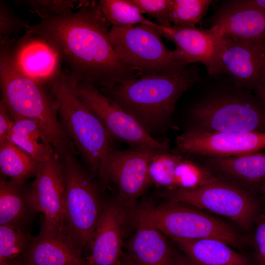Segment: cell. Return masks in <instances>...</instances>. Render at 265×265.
Here are the masks:
<instances>
[{"instance_id":"30bf717a","label":"cell","mask_w":265,"mask_h":265,"mask_svg":"<svg viewBox=\"0 0 265 265\" xmlns=\"http://www.w3.org/2000/svg\"><path fill=\"white\" fill-rule=\"evenodd\" d=\"M167 151V150H166ZM163 150L141 146L128 150L112 148L106 161L105 184L113 183L119 200L131 212L136 201L149 186L148 170L154 158Z\"/></svg>"},{"instance_id":"8d00e7d4","label":"cell","mask_w":265,"mask_h":265,"mask_svg":"<svg viewBox=\"0 0 265 265\" xmlns=\"http://www.w3.org/2000/svg\"><path fill=\"white\" fill-rule=\"evenodd\" d=\"M175 265H195L185 255L174 253Z\"/></svg>"},{"instance_id":"7402d4cb","label":"cell","mask_w":265,"mask_h":265,"mask_svg":"<svg viewBox=\"0 0 265 265\" xmlns=\"http://www.w3.org/2000/svg\"><path fill=\"white\" fill-rule=\"evenodd\" d=\"M195 265H251L246 256L215 238H172Z\"/></svg>"},{"instance_id":"2e32d148","label":"cell","mask_w":265,"mask_h":265,"mask_svg":"<svg viewBox=\"0 0 265 265\" xmlns=\"http://www.w3.org/2000/svg\"><path fill=\"white\" fill-rule=\"evenodd\" d=\"M149 24L156 28L167 40L174 44L175 48L171 51L174 60L185 66L200 62L206 67L211 76L219 74V35L214 28L201 29L173 25L162 26L151 21Z\"/></svg>"},{"instance_id":"ab89813d","label":"cell","mask_w":265,"mask_h":265,"mask_svg":"<svg viewBox=\"0 0 265 265\" xmlns=\"http://www.w3.org/2000/svg\"><path fill=\"white\" fill-rule=\"evenodd\" d=\"M261 193L262 194L264 199H265V184H264L261 190Z\"/></svg>"},{"instance_id":"277c9868","label":"cell","mask_w":265,"mask_h":265,"mask_svg":"<svg viewBox=\"0 0 265 265\" xmlns=\"http://www.w3.org/2000/svg\"><path fill=\"white\" fill-rule=\"evenodd\" d=\"M1 100L13 120L24 118L36 122L62 158L78 152L60 123L56 102L47 86L17 71L0 53Z\"/></svg>"},{"instance_id":"d4e9b609","label":"cell","mask_w":265,"mask_h":265,"mask_svg":"<svg viewBox=\"0 0 265 265\" xmlns=\"http://www.w3.org/2000/svg\"><path fill=\"white\" fill-rule=\"evenodd\" d=\"M23 185L15 184L0 176V225L22 228L31 212H35L28 198L27 189L24 188Z\"/></svg>"},{"instance_id":"ffe728a7","label":"cell","mask_w":265,"mask_h":265,"mask_svg":"<svg viewBox=\"0 0 265 265\" xmlns=\"http://www.w3.org/2000/svg\"><path fill=\"white\" fill-rule=\"evenodd\" d=\"M220 35L248 40L265 39V12L234 0L222 5L212 18Z\"/></svg>"},{"instance_id":"ac0fdd59","label":"cell","mask_w":265,"mask_h":265,"mask_svg":"<svg viewBox=\"0 0 265 265\" xmlns=\"http://www.w3.org/2000/svg\"><path fill=\"white\" fill-rule=\"evenodd\" d=\"M129 211L119 200L104 204L86 260L88 265H120L123 238Z\"/></svg>"},{"instance_id":"f1b7e54d","label":"cell","mask_w":265,"mask_h":265,"mask_svg":"<svg viewBox=\"0 0 265 265\" xmlns=\"http://www.w3.org/2000/svg\"><path fill=\"white\" fill-rule=\"evenodd\" d=\"M34 237L21 228L0 225V260H18L27 250Z\"/></svg>"},{"instance_id":"9c48e42d","label":"cell","mask_w":265,"mask_h":265,"mask_svg":"<svg viewBox=\"0 0 265 265\" xmlns=\"http://www.w3.org/2000/svg\"><path fill=\"white\" fill-rule=\"evenodd\" d=\"M167 194L172 201L225 216L245 230L260 214L253 193L220 179L194 189L167 190Z\"/></svg>"},{"instance_id":"4fadbf2b","label":"cell","mask_w":265,"mask_h":265,"mask_svg":"<svg viewBox=\"0 0 265 265\" xmlns=\"http://www.w3.org/2000/svg\"><path fill=\"white\" fill-rule=\"evenodd\" d=\"M0 53L19 72L45 85L62 71L58 52L39 35L26 33L17 40L0 38Z\"/></svg>"},{"instance_id":"f35d334b","label":"cell","mask_w":265,"mask_h":265,"mask_svg":"<svg viewBox=\"0 0 265 265\" xmlns=\"http://www.w3.org/2000/svg\"><path fill=\"white\" fill-rule=\"evenodd\" d=\"M0 265H20L17 260H0Z\"/></svg>"},{"instance_id":"e575fe53","label":"cell","mask_w":265,"mask_h":265,"mask_svg":"<svg viewBox=\"0 0 265 265\" xmlns=\"http://www.w3.org/2000/svg\"><path fill=\"white\" fill-rule=\"evenodd\" d=\"M246 5L260 10L265 12V0H239Z\"/></svg>"},{"instance_id":"d590c367","label":"cell","mask_w":265,"mask_h":265,"mask_svg":"<svg viewBox=\"0 0 265 265\" xmlns=\"http://www.w3.org/2000/svg\"><path fill=\"white\" fill-rule=\"evenodd\" d=\"M255 97L265 107V81L254 90Z\"/></svg>"},{"instance_id":"8992f818","label":"cell","mask_w":265,"mask_h":265,"mask_svg":"<svg viewBox=\"0 0 265 265\" xmlns=\"http://www.w3.org/2000/svg\"><path fill=\"white\" fill-rule=\"evenodd\" d=\"M74 155L69 152L60 158L65 184L64 217L70 238L81 252L90 249L104 204L97 185Z\"/></svg>"},{"instance_id":"e0dca14e","label":"cell","mask_w":265,"mask_h":265,"mask_svg":"<svg viewBox=\"0 0 265 265\" xmlns=\"http://www.w3.org/2000/svg\"><path fill=\"white\" fill-rule=\"evenodd\" d=\"M191 156L169 150L158 154L148 167L149 186L167 190L191 189L212 182L214 177L211 173Z\"/></svg>"},{"instance_id":"4316f807","label":"cell","mask_w":265,"mask_h":265,"mask_svg":"<svg viewBox=\"0 0 265 265\" xmlns=\"http://www.w3.org/2000/svg\"><path fill=\"white\" fill-rule=\"evenodd\" d=\"M98 3L112 26L145 24L149 20L132 0H101Z\"/></svg>"},{"instance_id":"5bb4252c","label":"cell","mask_w":265,"mask_h":265,"mask_svg":"<svg viewBox=\"0 0 265 265\" xmlns=\"http://www.w3.org/2000/svg\"><path fill=\"white\" fill-rule=\"evenodd\" d=\"M219 74L235 86L254 90L265 81V39L248 40L219 35Z\"/></svg>"},{"instance_id":"484cf974","label":"cell","mask_w":265,"mask_h":265,"mask_svg":"<svg viewBox=\"0 0 265 265\" xmlns=\"http://www.w3.org/2000/svg\"><path fill=\"white\" fill-rule=\"evenodd\" d=\"M39 162L6 139L0 143L1 176L12 183L23 185L36 175Z\"/></svg>"},{"instance_id":"52a82bcc","label":"cell","mask_w":265,"mask_h":265,"mask_svg":"<svg viewBox=\"0 0 265 265\" xmlns=\"http://www.w3.org/2000/svg\"><path fill=\"white\" fill-rule=\"evenodd\" d=\"M137 223L151 226L171 238H215L239 246L241 238L231 226L200 209L172 201L155 207L133 210Z\"/></svg>"},{"instance_id":"83f0119b","label":"cell","mask_w":265,"mask_h":265,"mask_svg":"<svg viewBox=\"0 0 265 265\" xmlns=\"http://www.w3.org/2000/svg\"><path fill=\"white\" fill-rule=\"evenodd\" d=\"M211 0H172L169 20L173 25L195 27L206 15Z\"/></svg>"},{"instance_id":"603a6c76","label":"cell","mask_w":265,"mask_h":265,"mask_svg":"<svg viewBox=\"0 0 265 265\" xmlns=\"http://www.w3.org/2000/svg\"><path fill=\"white\" fill-rule=\"evenodd\" d=\"M137 223L127 244L129 254L140 265H175L174 253L163 234L151 226Z\"/></svg>"},{"instance_id":"74e56055","label":"cell","mask_w":265,"mask_h":265,"mask_svg":"<svg viewBox=\"0 0 265 265\" xmlns=\"http://www.w3.org/2000/svg\"><path fill=\"white\" fill-rule=\"evenodd\" d=\"M120 265H136L135 261L129 255L124 254Z\"/></svg>"},{"instance_id":"cb8c5ba5","label":"cell","mask_w":265,"mask_h":265,"mask_svg":"<svg viewBox=\"0 0 265 265\" xmlns=\"http://www.w3.org/2000/svg\"><path fill=\"white\" fill-rule=\"evenodd\" d=\"M6 139L38 162L47 159L55 153L44 131L36 122L29 119H14Z\"/></svg>"},{"instance_id":"6da1fadb","label":"cell","mask_w":265,"mask_h":265,"mask_svg":"<svg viewBox=\"0 0 265 265\" xmlns=\"http://www.w3.org/2000/svg\"><path fill=\"white\" fill-rule=\"evenodd\" d=\"M39 18L26 33L39 35L53 45L78 83H91L102 91L139 77L111 43V25L97 1H86L77 11L66 15Z\"/></svg>"},{"instance_id":"1f68e13d","label":"cell","mask_w":265,"mask_h":265,"mask_svg":"<svg viewBox=\"0 0 265 265\" xmlns=\"http://www.w3.org/2000/svg\"><path fill=\"white\" fill-rule=\"evenodd\" d=\"M30 22L19 18L2 0L0 1V38H10L20 31L26 29Z\"/></svg>"},{"instance_id":"d6986e66","label":"cell","mask_w":265,"mask_h":265,"mask_svg":"<svg viewBox=\"0 0 265 265\" xmlns=\"http://www.w3.org/2000/svg\"><path fill=\"white\" fill-rule=\"evenodd\" d=\"M195 156L216 178L252 193L265 183V152L235 157Z\"/></svg>"},{"instance_id":"8fae6325","label":"cell","mask_w":265,"mask_h":265,"mask_svg":"<svg viewBox=\"0 0 265 265\" xmlns=\"http://www.w3.org/2000/svg\"><path fill=\"white\" fill-rule=\"evenodd\" d=\"M76 92L84 104L101 120L112 138L124 141L133 147L146 146L169 150L167 142L154 138L132 116L95 85L78 83Z\"/></svg>"},{"instance_id":"836d02e7","label":"cell","mask_w":265,"mask_h":265,"mask_svg":"<svg viewBox=\"0 0 265 265\" xmlns=\"http://www.w3.org/2000/svg\"><path fill=\"white\" fill-rule=\"evenodd\" d=\"M13 123L4 103L0 101V143L4 141L10 132Z\"/></svg>"},{"instance_id":"3957f363","label":"cell","mask_w":265,"mask_h":265,"mask_svg":"<svg viewBox=\"0 0 265 265\" xmlns=\"http://www.w3.org/2000/svg\"><path fill=\"white\" fill-rule=\"evenodd\" d=\"M78 81L62 71L47 86L55 100L61 125L90 171L105 184L104 169L112 137L99 118L81 101Z\"/></svg>"},{"instance_id":"5b68a950","label":"cell","mask_w":265,"mask_h":265,"mask_svg":"<svg viewBox=\"0 0 265 265\" xmlns=\"http://www.w3.org/2000/svg\"><path fill=\"white\" fill-rule=\"evenodd\" d=\"M188 132H265V107L255 96L239 90L211 93L191 108Z\"/></svg>"},{"instance_id":"7a4b0ae2","label":"cell","mask_w":265,"mask_h":265,"mask_svg":"<svg viewBox=\"0 0 265 265\" xmlns=\"http://www.w3.org/2000/svg\"><path fill=\"white\" fill-rule=\"evenodd\" d=\"M198 80L197 68L187 66L174 74L131 79L100 90L151 135L167 128L178 100Z\"/></svg>"},{"instance_id":"d6a6232c","label":"cell","mask_w":265,"mask_h":265,"mask_svg":"<svg viewBox=\"0 0 265 265\" xmlns=\"http://www.w3.org/2000/svg\"><path fill=\"white\" fill-rule=\"evenodd\" d=\"M253 244L259 265H265V212L260 214L255 221Z\"/></svg>"},{"instance_id":"44dd1931","label":"cell","mask_w":265,"mask_h":265,"mask_svg":"<svg viewBox=\"0 0 265 265\" xmlns=\"http://www.w3.org/2000/svg\"><path fill=\"white\" fill-rule=\"evenodd\" d=\"M17 260L20 265H88L69 237L42 230Z\"/></svg>"},{"instance_id":"9a60e30c","label":"cell","mask_w":265,"mask_h":265,"mask_svg":"<svg viewBox=\"0 0 265 265\" xmlns=\"http://www.w3.org/2000/svg\"><path fill=\"white\" fill-rule=\"evenodd\" d=\"M265 149V132L203 133L185 131L176 139L175 151L185 154L235 157Z\"/></svg>"},{"instance_id":"ba28073f","label":"cell","mask_w":265,"mask_h":265,"mask_svg":"<svg viewBox=\"0 0 265 265\" xmlns=\"http://www.w3.org/2000/svg\"><path fill=\"white\" fill-rule=\"evenodd\" d=\"M149 21L145 24L112 26L110 39L121 59L139 77L169 75L184 70L187 66L173 59L160 33Z\"/></svg>"},{"instance_id":"4dcf8cb0","label":"cell","mask_w":265,"mask_h":265,"mask_svg":"<svg viewBox=\"0 0 265 265\" xmlns=\"http://www.w3.org/2000/svg\"><path fill=\"white\" fill-rule=\"evenodd\" d=\"M142 14H146L162 26L172 25L169 20L172 0H132Z\"/></svg>"},{"instance_id":"60d3db41","label":"cell","mask_w":265,"mask_h":265,"mask_svg":"<svg viewBox=\"0 0 265 265\" xmlns=\"http://www.w3.org/2000/svg\"><path fill=\"white\" fill-rule=\"evenodd\" d=\"M132 259H133V258H132ZM133 260H134V259H133ZM134 261H135V260H134ZM135 262H136V265H140L138 263H137L136 261H135Z\"/></svg>"},{"instance_id":"f546056e","label":"cell","mask_w":265,"mask_h":265,"mask_svg":"<svg viewBox=\"0 0 265 265\" xmlns=\"http://www.w3.org/2000/svg\"><path fill=\"white\" fill-rule=\"evenodd\" d=\"M86 0H17V3L27 5L32 12L41 16H61L79 9Z\"/></svg>"},{"instance_id":"7c38bea8","label":"cell","mask_w":265,"mask_h":265,"mask_svg":"<svg viewBox=\"0 0 265 265\" xmlns=\"http://www.w3.org/2000/svg\"><path fill=\"white\" fill-rule=\"evenodd\" d=\"M64 193L63 166L55 153L39 162L34 180L27 189L28 198L34 211L43 214L41 230L70 238L64 223Z\"/></svg>"}]
</instances>
